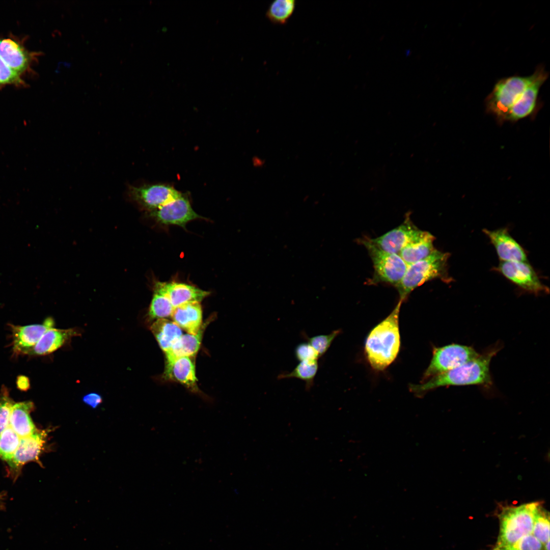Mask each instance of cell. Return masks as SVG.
I'll return each instance as SVG.
<instances>
[{
    "mask_svg": "<svg viewBox=\"0 0 550 550\" xmlns=\"http://www.w3.org/2000/svg\"><path fill=\"white\" fill-rule=\"evenodd\" d=\"M294 354L299 362L318 360L319 356L314 348L308 342L299 344L296 347Z\"/></svg>",
    "mask_w": 550,
    "mask_h": 550,
    "instance_id": "cell-33",
    "label": "cell"
},
{
    "mask_svg": "<svg viewBox=\"0 0 550 550\" xmlns=\"http://www.w3.org/2000/svg\"><path fill=\"white\" fill-rule=\"evenodd\" d=\"M340 330L333 331L328 334L319 335L309 337L306 334L304 338L318 353L319 358L322 356L327 351L335 338L340 334Z\"/></svg>",
    "mask_w": 550,
    "mask_h": 550,
    "instance_id": "cell-29",
    "label": "cell"
},
{
    "mask_svg": "<svg viewBox=\"0 0 550 550\" xmlns=\"http://www.w3.org/2000/svg\"><path fill=\"white\" fill-rule=\"evenodd\" d=\"M540 502L517 506L502 507L498 516L500 530L492 550H498L513 544L523 536L532 534L534 513Z\"/></svg>",
    "mask_w": 550,
    "mask_h": 550,
    "instance_id": "cell-4",
    "label": "cell"
},
{
    "mask_svg": "<svg viewBox=\"0 0 550 550\" xmlns=\"http://www.w3.org/2000/svg\"><path fill=\"white\" fill-rule=\"evenodd\" d=\"M410 214V212H407L403 222L398 227L378 237H367L368 240L386 252L398 255L402 248L422 231L413 223Z\"/></svg>",
    "mask_w": 550,
    "mask_h": 550,
    "instance_id": "cell-11",
    "label": "cell"
},
{
    "mask_svg": "<svg viewBox=\"0 0 550 550\" xmlns=\"http://www.w3.org/2000/svg\"><path fill=\"white\" fill-rule=\"evenodd\" d=\"M182 193L166 184H146L129 188L131 199L146 211L155 210L178 197Z\"/></svg>",
    "mask_w": 550,
    "mask_h": 550,
    "instance_id": "cell-9",
    "label": "cell"
},
{
    "mask_svg": "<svg viewBox=\"0 0 550 550\" xmlns=\"http://www.w3.org/2000/svg\"><path fill=\"white\" fill-rule=\"evenodd\" d=\"M54 323L53 319L48 317L41 324L11 325L14 352L16 354H28L43 334L48 329L53 327Z\"/></svg>",
    "mask_w": 550,
    "mask_h": 550,
    "instance_id": "cell-12",
    "label": "cell"
},
{
    "mask_svg": "<svg viewBox=\"0 0 550 550\" xmlns=\"http://www.w3.org/2000/svg\"><path fill=\"white\" fill-rule=\"evenodd\" d=\"M171 317L187 334L196 335L203 325L200 302H188L177 307L174 309Z\"/></svg>",
    "mask_w": 550,
    "mask_h": 550,
    "instance_id": "cell-19",
    "label": "cell"
},
{
    "mask_svg": "<svg viewBox=\"0 0 550 550\" xmlns=\"http://www.w3.org/2000/svg\"><path fill=\"white\" fill-rule=\"evenodd\" d=\"M295 7V0H276L269 5L265 16L271 23L284 25L293 15Z\"/></svg>",
    "mask_w": 550,
    "mask_h": 550,
    "instance_id": "cell-24",
    "label": "cell"
},
{
    "mask_svg": "<svg viewBox=\"0 0 550 550\" xmlns=\"http://www.w3.org/2000/svg\"><path fill=\"white\" fill-rule=\"evenodd\" d=\"M1 495H0V499H1Z\"/></svg>",
    "mask_w": 550,
    "mask_h": 550,
    "instance_id": "cell-35",
    "label": "cell"
},
{
    "mask_svg": "<svg viewBox=\"0 0 550 550\" xmlns=\"http://www.w3.org/2000/svg\"><path fill=\"white\" fill-rule=\"evenodd\" d=\"M48 431H38L31 435L21 438L19 446L8 462L13 468L20 467L31 461L38 460L44 448Z\"/></svg>",
    "mask_w": 550,
    "mask_h": 550,
    "instance_id": "cell-17",
    "label": "cell"
},
{
    "mask_svg": "<svg viewBox=\"0 0 550 550\" xmlns=\"http://www.w3.org/2000/svg\"><path fill=\"white\" fill-rule=\"evenodd\" d=\"M83 402L93 408H96L102 402V397L98 394L91 393L85 395L82 398Z\"/></svg>",
    "mask_w": 550,
    "mask_h": 550,
    "instance_id": "cell-34",
    "label": "cell"
},
{
    "mask_svg": "<svg viewBox=\"0 0 550 550\" xmlns=\"http://www.w3.org/2000/svg\"><path fill=\"white\" fill-rule=\"evenodd\" d=\"M163 377L166 379L183 384L191 391H197L195 366L190 357L182 356L166 360Z\"/></svg>",
    "mask_w": 550,
    "mask_h": 550,
    "instance_id": "cell-16",
    "label": "cell"
},
{
    "mask_svg": "<svg viewBox=\"0 0 550 550\" xmlns=\"http://www.w3.org/2000/svg\"><path fill=\"white\" fill-rule=\"evenodd\" d=\"M24 86L21 74L12 69L0 57V85Z\"/></svg>",
    "mask_w": 550,
    "mask_h": 550,
    "instance_id": "cell-31",
    "label": "cell"
},
{
    "mask_svg": "<svg viewBox=\"0 0 550 550\" xmlns=\"http://www.w3.org/2000/svg\"><path fill=\"white\" fill-rule=\"evenodd\" d=\"M435 239L430 232L422 230L402 248L398 255L408 266L429 256L435 250L433 245Z\"/></svg>",
    "mask_w": 550,
    "mask_h": 550,
    "instance_id": "cell-18",
    "label": "cell"
},
{
    "mask_svg": "<svg viewBox=\"0 0 550 550\" xmlns=\"http://www.w3.org/2000/svg\"><path fill=\"white\" fill-rule=\"evenodd\" d=\"M34 408L32 401L15 403L11 409L9 426L20 437L32 435L38 430L30 416Z\"/></svg>",
    "mask_w": 550,
    "mask_h": 550,
    "instance_id": "cell-21",
    "label": "cell"
},
{
    "mask_svg": "<svg viewBox=\"0 0 550 550\" xmlns=\"http://www.w3.org/2000/svg\"><path fill=\"white\" fill-rule=\"evenodd\" d=\"M174 308L169 299L159 290L154 288V293L148 315L150 320L171 317Z\"/></svg>",
    "mask_w": 550,
    "mask_h": 550,
    "instance_id": "cell-26",
    "label": "cell"
},
{
    "mask_svg": "<svg viewBox=\"0 0 550 550\" xmlns=\"http://www.w3.org/2000/svg\"><path fill=\"white\" fill-rule=\"evenodd\" d=\"M206 323L203 324L199 332L196 335L187 333L183 334L164 353L166 360L182 356L190 358L195 356L200 347L203 332L207 326Z\"/></svg>",
    "mask_w": 550,
    "mask_h": 550,
    "instance_id": "cell-23",
    "label": "cell"
},
{
    "mask_svg": "<svg viewBox=\"0 0 550 550\" xmlns=\"http://www.w3.org/2000/svg\"><path fill=\"white\" fill-rule=\"evenodd\" d=\"M479 354L472 346L459 344L433 347L432 357L423 379L426 380L448 371L475 359Z\"/></svg>",
    "mask_w": 550,
    "mask_h": 550,
    "instance_id": "cell-7",
    "label": "cell"
},
{
    "mask_svg": "<svg viewBox=\"0 0 550 550\" xmlns=\"http://www.w3.org/2000/svg\"><path fill=\"white\" fill-rule=\"evenodd\" d=\"M150 329L164 353L183 335L182 329L174 321L167 318L155 320L151 325Z\"/></svg>",
    "mask_w": 550,
    "mask_h": 550,
    "instance_id": "cell-22",
    "label": "cell"
},
{
    "mask_svg": "<svg viewBox=\"0 0 550 550\" xmlns=\"http://www.w3.org/2000/svg\"><path fill=\"white\" fill-rule=\"evenodd\" d=\"M498 344L489 347L475 359L456 368L429 379L419 384H411V392L420 395L434 389L446 386L477 385L490 387L492 381L490 373L492 358L501 349Z\"/></svg>",
    "mask_w": 550,
    "mask_h": 550,
    "instance_id": "cell-1",
    "label": "cell"
},
{
    "mask_svg": "<svg viewBox=\"0 0 550 550\" xmlns=\"http://www.w3.org/2000/svg\"><path fill=\"white\" fill-rule=\"evenodd\" d=\"M21 438L9 426L0 435V458L9 462L17 450Z\"/></svg>",
    "mask_w": 550,
    "mask_h": 550,
    "instance_id": "cell-28",
    "label": "cell"
},
{
    "mask_svg": "<svg viewBox=\"0 0 550 550\" xmlns=\"http://www.w3.org/2000/svg\"><path fill=\"white\" fill-rule=\"evenodd\" d=\"M449 254L435 249L426 258L407 266L405 273L397 288L400 299L403 301L417 287L426 282L439 279L445 282L451 281L448 271Z\"/></svg>",
    "mask_w": 550,
    "mask_h": 550,
    "instance_id": "cell-5",
    "label": "cell"
},
{
    "mask_svg": "<svg viewBox=\"0 0 550 550\" xmlns=\"http://www.w3.org/2000/svg\"><path fill=\"white\" fill-rule=\"evenodd\" d=\"M534 77V72L500 79L485 99L487 111L500 120L514 121L524 92Z\"/></svg>",
    "mask_w": 550,
    "mask_h": 550,
    "instance_id": "cell-3",
    "label": "cell"
},
{
    "mask_svg": "<svg viewBox=\"0 0 550 550\" xmlns=\"http://www.w3.org/2000/svg\"><path fill=\"white\" fill-rule=\"evenodd\" d=\"M497 270L521 289L538 294L548 291L528 262L501 261Z\"/></svg>",
    "mask_w": 550,
    "mask_h": 550,
    "instance_id": "cell-10",
    "label": "cell"
},
{
    "mask_svg": "<svg viewBox=\"0 0 550 550\" xmlns=\"http://www.w3.org/2000/svg\"><path fill=\"white\" fill-rule=\"evenodd\" d=\"M147 213L160 224L177 225L184 229L189 222L202 218L193 209L187 196L182 193L176 199Z\"/></svg>",
    "mask_w": 550,
    "mask_h": 550,
    "instance_id": "cell-8",
    "label": "cell"
},
{
    "mask_svg": "<svg viewBox=\"0 0 550 550\" xmlns=\"http://www.w3.org/2000/svg\"><path fill=\"white\" fill-rule=\"evenodd\" d=\"M358 242L365 246L372 261L374 272L371 283L383 282L395 286L398 285L407 267L400 256L380 249L370 242L367 237L359 239Z\"/></svg>",
    "mask_w": 550,
    "mask_h": 550,
    "instance_id": "cell-6",
    "label": "cell"
},
{
    "mask_svg": "<svg viewBox=\"0 0 550 550\" xmlns=\"http://www.w3.org/2000/svg\"><path fill=\"white\" fill-rule=\"evenodd\" d=\"M483 232L493 245L501 261L528 262L524 250L506 229L493 231L484 229Z\"/></svg>",
    "mask_w": 550,
    "mask_h": 550,
    "instance_id": "cell-15",
    "label": "cell"
},
{
    "mask_svg": "<svg viewBox=\"0 0 550 550\" xmlns=\"http://www.w3.org/2000/svg\"><path fill=\"white\" fill-rule=\"evenodd\" d=\"M154 288L169 299L174 309L188 302H200L210 294L194 286L176 282H157Z\"/></svg>",
    "mask_w": 550,
    "mask_h": 550,
    "instance_id": "cell-13",
    "label": "cell"
},
{
    "mask_svg": "<svg viewBox=\"0 0 550 550\" xmlns=\"http://www.w3.org/2000/svg\"><path fill=\"white\" fill-rule=\"evenodd\" d=\"M73 328L62 329L54 327L48 329L29 352L32 355H44L50 354L62 347L72 337L78 335Z\"/></svg>",
    "mask_w": 550,
    "mask_h": 550,
    "instance_id": "cell-20",
    "label": "cell"
},
{
    "mask_svg": "<svg viewBox=\"0 0 550 550\" xmlns=\"http://www.w3.org/2000/svg\"><path fill=\"white\" fill-rule=\"evenodd\" d=\"M492 550V549H490ZM498 550H544V545L532 534L526 535L511 545Z\"/></svg>",
    "mask_w": 550,
    "mask_h": 550,
    "instance_id": "cell-32",
    "label": "cell"
},
{
    "mask_svg": "<svg viewBox=\"0 0 550 550\" xmlns=\"http://www.w3.org/2000/svg\"><path fill=\"white\" fill-rule=\"evenodd\" d=\"M403 301L399 299L390 315L376 325L367 337L365 352L374 370H383L398 355L400 347L399 315Z\"/></svg>",
    "mask_w": 550,
    "mask_h": 550,
    "instance_id": "cell-2",
    "label": "cell"
},
{
    "mask_svg": "<svg viewBox=\"0 0 550 550\" xmlns=\"http://www.w3.org/2000/svg\"><path fill=\"white\" fill-rule=\"evenodd\" d=\"M38 54L40 53L29 52L18 41L9 38L0 39V57L20 74L30 69Z\"/></svg>",
    "mask_w": 550,
    "mask_h": 550,
    "instance_id": "cell-14",
    "label": "cell"
},
{
    "mask_svg": "<svg viewBox=\"0 0 550 550\" xmlns=\"http://www.w3.org/2000/svg\"><path fill=\"white\" fill-rule=\"evenodd\" d=\"M318 369V360L301 361L290 372L279 375V379L296 378L305 382L306 389L308 390L313 386L315 377Z\"/></svg>",
    "mask_w": 550,
    "mask_h": 550,
    "instance_id": "cell-25",
    "label": "cell"
},
{
    "mask_svg": "<svg viewBox=\"0 0 550 550\" xmlns=\"http://www.w3.org/2000/svg\"><path fill=\"white\" fill-rule=\"evenodd\" d=\"M14 402L7 388L0 390V435L9 426L10 416Z\"/></svg>",
    "mask_w": 550,
    "mask_h": 550,
    "instance_id": "cell-30",
    "label": "cell"
},
{
    "mask_svg": "<svg viewBox=\"0 0 550 550\" xmlns=\"http://www.w3.org/2000/svg\"><path fill=\"white\" fill-rule=\"evenodd\" d=\"M532 534L543 545L549 542V513L540 502L534 513Z\"/></svg>",
    "mask_w": 550,
    "mask_h": 550,
    "instance_id": "cell-27",
    "label": "cell"
}]
</instances>
